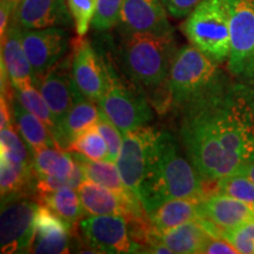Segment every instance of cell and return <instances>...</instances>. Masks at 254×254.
<instances>
[{
  "instance_id": "obj_1",
  "label": "cell",
  "mask_w": 254,
  "mask_h": 254,
  "mask_svg": "<svg viewBox=\"0 0 254 254\" xmlns=\"http://www.w3.org/2000/svg\"><path fill=\"white\" fill-rule=\"evenodd\" d=\"M184 109L194 111L241 166L254 161V107L249 88L225 84Z\"/></svg>"
},
{
  "instance_id": "obj_2",
  "label": "cell",
  "mask_w": 254,
  "mask_h": 254,
  "mask_svg": "<svg viewBox=\"0 0 254 254\" xmlns=\"http://www.w3.org/2000/svg\"><path fill=\"white\" fill-rule=\"evenodd\" d=\"M204 183L189 159L183 157L174 136L160 131L136 196L148 214L168 200H202L207 195Z\"/></svg>"
},
{
  "instance_id": "obj_3",
  "label": "cell",
  "mask_w": 254,
  "mask_h": 254,
  "mask_svg": "<svg viewBox=\"0 0 254 254\" xmlns=\"http://www.w3.org/2000/svg\"><path fill=\"white\" fill-rule=\"evenodd\" d=\"M176 53L173 36L123 34L119 45L120 64L127 77L151 91L167 81Z\"/></svg>"
},
{
  "instance_id": "obj_4",
  "label": "cell",
  "mask_w": 254,
  "mask_h": 254,
  "mask_svg": "<svg viewBox=\"0 0 254 254\" xmlns=\"http://www.w3.org/2000/svg\"><path fill=\"white\" fill-rule=\"evenodd\" d=\"M225 84L219 64L192 44L177 51L167 79L173 109L183 110Z\"/></svg>"
},
{
  "instance_id": "obj_5",
  "label": "cell",
  "mask_w": 254,
  "mask_h": 254,
  "mask_svg": "<svg viewBox=\"0 0 254 254\" xmlns=\"http://www.w3.org/2000/svg\"><path fill=\"white\" fill-rule=\"evenodd\" d=\"M105 90L99 109L116 124L123 134L147 125L153 119V111L144 91L134 81L126 80L113 65L112 59L103 58Z\"/></svg>"
},
{
  "instance_id": "obj_6",
  "label": "cell",
  "mask_w": 254,
  "mask_h": 254,
  "mask_svg": "<svg viewBox=\"0 0 254 254\" xmlns=\"http://www.w3.org/2000/svg\"><path fill=\"white\" fill-rule=\"evenodd\" d=\"M183 31L193 46L219 65L230 56L228 0H201L186 18Z\"/></svg>"
},
{
  "instance_id": "obj_7",
  "label": "cell",
  "mask_w": 254,
  "mask_h": 254,
  "mask_svg": "<svg viewBox=\"0 0 254 254\" xmlns=\"http://www.w3.org/2000/svg\"><path fill=\"white\" fill-rule=\"evenodd\" d=\"M127 219L118 214L90 215L79 221L84 247L81 253H140L127 226Z\"/></svg>"
},
{
  "instance_id": "obj_8",
  "label": "cell",
  "mask_w": 254,
  "mask_h": 254,
  "mask_svg": "<svg viewBox=\"0 0 254 254\" xmlns=\"http://www.w3.org/2000/svg\"><path fill=\"white\" fill-rule=\"evenodd\" d=\"M231 49L227 68L234 77L254 80V0H228Z\"/></svg>"
},
{
  "instance_id": "obj_9",
  "label": "cell",
  "mask_w": 254,
  "mask_h": 254,
  "mask_svg": "<svg viewBox=\"0 0 254 254\" xmlns=\"http://www.w3.org/2000/svg\"><path fill=\"white\" fill-rule=\"evenodd\" d=\"M39 205L25 196L1 202L0 245L1 253H31L36 233V217Z\"/></svg>"
},
{
  "instance_id": "obj_10",
  "label": "cell",
  "mask_w": 254,
  "mask_h": 254,
  "mask_svg": "<svg viewBox=\"0 0 254 254\" xmlns=\"http://www.w3.org/2000/svg\"><path fill=\"white\" fill-rule=\"evenodd\" d=\"M159 132L160 129L145 125L124 134L123 147L117 160V167L125 185L135 196L145 177Z\"/></svg>"
},
{
  "instance_id": "obj_11",
  "label": "cell",
  "mask_w": 254,
  "mask_h": 254,
  "mask_svg": "<svg viewBox=\"0 0 254 254\" xmlns=\"http://www.w3.org/2000/svg\"><path fill=\"white\" fill-rule=\"evenodd\" d=\"M23 45L37 85L65 57L69 47V34L59 26L23 30Z\"/></svg>"
},
{
  "instance_id": "obj_12",
  "label": "cell",
  "mask_w": 254,
  "mask_h": 254,
  "mask_svg": "<svg viewBox=\"0 0 254 254\" xmlns=\"http://www.w3.org/2000/svg\"><path fill=\"white\" fill-rule=\"evenodd\" d=\"M167 14L161 0H124L117 26L122 36L132 33L173 36L174 28Z\"/></svg>"
},
{
  "instance_id": "obj_13",
  "label": "cell",
  "mask_w": 254,
  "mask_h": 254,
  "mask_svg": "<svg viewBox=\"0 0 254 254\" xmlns=\"http://www.w3.org/2000/svg\"><path fill=\"white\" fill-rule=\"evenodd\" d=\"M71 71L79 92L86 99L99 103L105 90L104 64L90 41L79 38L74 44Z\"/></svg>"
},
{
  "instance_id": "obj_14",
  "label": "cell",
  "mask_w": 254,
  "mask_h": 254,
  "mask_svg": "<svg viewBox=\"0 0 254 254\" xmlns=\"http://www.w3.org/2000/svg\"><path fill=\"white\" fill-rule=\"evenodd\" d=\"M37 86L49 105L57 128L72 107L75 94L79 92L73 81L71 66L66 62L57 64L38 81Z\"/></svg>"
},
{
  "instance_id": "obj_15",
  "label": "cell",
  "mask_w": 254,
  "mask_h": 254,
  "mask_svg": "<svg viewBox=\"0 0 254 254\" xmlns=\"http://www.w3.org/2000/svg\"><path fill=\"white\" fill-rule=\"evenodd\" d=\"M77 190L81 204L88 214H118L125 217L128 221L140 220L144 219V214H147L142 206L129 204L111 190L92 180L85 179Z\"/></svg>"
},
{
  "instance_id": "obj_16",
  "label": "cell",
  "mask_w": 254,
  "mask_h": 254,
  "mask_svg": "<svg viewBox=\"0 0 254 254\" xmlns=\"http://www.w3.org/2000/svg\"><path fill=\"white\" fill-rule=\"evenodd\" d=\"M12 21L23 30L67 27L71 24V13L67 0H21Z\"/></svg>"
},
{
  "instance_id": "obj_17",
  "label": "cell",
  "mask_w": 254,
  "mask_h": 254,
  "mask_svg": "<svg viewBox=\"0 0 254 254\" xmlns=\"http://www.w3.org/2000/svg\"><path fill=\"white\" fill-rule=\"evenodd\" d=\"M72 227L45 205H39L36 233L31 253L60 254L69 252Z\"/></svg>"
},
{
  "instance_id": "obj_18",
  "label": "cell",
  "mask_w": 254,
  "mask_h": 254,
  "mask_svg": "<svg viewBox=\"0 0 254 254\" xmlns=\"http://www.w3.org/2000/svg\"><path fill=\"white\" fill-rule=\"evenodd\" d=\"M200 209L202 218L212 221L221 230L236 228L254 221V207L220 193L206 195L200 201Z\"/></svg>"
},
{
  "instance_id": "obj_19",
  "label": "cell",
  "mask_w": 254,
  "mask_h": 254,
  "mask_svg": "<svg viewBox=\"0 0 254 254\" xmlns=\"http://www.w3.org/2000/svg\"><path fill=\"white\" fill-rule=\"evenodd\" d=\"M95 104L86 99L80 92L75 94L72 107L53 134L58 148L68 151L69 146L79 134L97 125L100 119V109L98 110Z\"/></svg>"
},
{
  "instance_id": "obj_20",
  "label": "cell",
  "mask_w": 254,
  "mask_h": 254,
  "mask_svg": "<svg viewBox=\"0 0 254 254\" xmlns=\"http://www.w3.org/2000/svg\"><path fill=\"white\" fill-rule=\"evenodd\" d=\"M1 64L7 72L11 87L27 80L36 84L33 69L24 50L23 28L12 20L1 40Z\"/></svg>"
},
{
  "instance_id": "obj_21",
  "label": "cell",
  "mask_w": 254,
  "mask_h": 254,
  "mask_svg": "<svg viewBox=\"0 0 254 254\" xmlns=\"http://www.w3.org/2000/svg\"><path fill=\"white\" fill-rule=\"evenodd\" d=\"M209 237L211 234L200 222V219H198V220L184 222L179 226L160 232V233L153 230L148 244L153 243V241H160L168 249L172 250L173 253H200L202 246L205 245Z\"/></svg>"
},
{
  "instance_id": "obj_22",
  "label": "cell",
  "mask_w": 254,
  "mask_h": 254,
  "mask_svg": "<svg viewBox=\"0 0 254 254\" xmlns=\"http://www.w3.org/2000/svg\"><path fill=\"white\" fill-rule=\"evenodd\" d=\"M71 153L79 166L81 167V170L84 171L86 179L111 190L129 204L141 206L139 199L133 194L132 190L124 183L116 163H112L110 160L95 161L84 157L82 154L74 153V152H71Z\"/></svg>"
},
{
  "instance_id": "obj_23",
  "label": "cell",
  "mask_w": 254,
  "mask_h": 254,
  "mask_svg": "<svg viewBox=\"0 0 254 254\" xmlns=\"http://www.w3.org/2000/svg\"><path fill=\"white\" fill-rule=\"evenodd\" d=\"M200 201L196 199H172L147 214L152 228L158 233L179 226L184 222L202 218Z\"/></svg>"
},
{
  "instance_id": "obj_24",
  "label": "cell",
  "mask_w": 254,
  "mask_h": 254,
  "mask_svg": "<svg viewBox=\"0 0 254 254\" xmlns=\"http://www.w3.org/2000/svg\"><path fill=\"white\" fill-rule=\"evenodd\" d=\"M9 104H11L12 113H13L14 123L19 134L27 145L30 152L43 147L58 148L52 133L43 120L25 109L14 95Z\"/></svg>"
},
{
  "instance_id": "obj_25",
  "label": "cell",
  "mask_w": 254,
  "mask_h": 254,
  "mask_svg": "<svg viewBox=\"0 0 254 254\" xmlns=\"http://www.w3.org/2000/svg\"><path fill=\"white\" fill-rule=\"evenodd\" d=\"M38 200L71 227L87 213L81 204L78 190L72 187H63L52 192L38 193Z\"/></svg>"
},
{
  "instance_id": "obj_26",
  "label": "cell",
  "mask_w": 254,
  "mask_h": 254,
  "mask_svg": "<svg viewBox=\"0 0 254 254\" xmlns=\"http://www.w3.org/2000/svg\"><path fill=\"white\" fill-rule=\"evenodd\" d=\"M32 166L36 176L65 178L71 176L77 161L69 151L57 147H43L31 152Z\"/></svg>"
},
{
  "instance_id": "obj_27",
  "label": "cell",
  "mask_w": 254,
  "mask_h": 254,
  "mask_svg": "<svg viewBox=\"0 0 254 254\" xmlns=\"http://www.w3.org/2000/svg\"><path fill=\"white\" fill-rule=\"evenodd\" d=\"M33 166L26 167L12 164L7 159L0 157V189L1 202L6 200L23 195L24 190L28 185H33L36 179Z\"/></svg>"
},
{
  "instance_id": "obj_28",
  "label": "cell",
  "mask_w": 254,
  "mask_h": 254,
  "mask_svg": "<svg viewBox=\"0 0 254 254\" xmlns=\"http://www.w3.org/2000/svg\"><path fill=\"white\" fill-rule=\"evenodd\" d=\"M12 90H13V95L19 100V103L40 120H43L53 135L56 128L55 119H53L52 112H51L44 95L41 94L39 88L34 86V81H24L17 86L12 87Z\"/></svg>"
},
{
  "instance_id": "obj_29",
  "label": "cell",
  "mask_w": 254,
  "mask_h": 254,
  "mask_svg": "<svg viewBox=\"0 0 254 254\" xmlns=\"http://www.w3.org/2000/svg\"><path fill=\"white\" fill-rule=\"evenodd\" d=\"M215 193L232 196L254 207V184L240 170L217 180Z\"/></svg>"
},
{
  "instance_id": "obj_30",
  "label": "cell",
  "mask_w": 254,
  "mask_h": 254,
  "mask_svg": "<svg viewBox=\"0 0 254 254\" xmlns=\"http://www.w3.org/2000/svg\"><path fill=\"white\" fill-rule=\"evenodd\" d=\"M68 151L82 154L84 157L95 161L109 160L110 158L109 147L103 135L98 131L97 126L91 127L79 134L69 146Z\"/></svg>"
},
{
  "instance_id": "obj_31",
  "label": "cell",
  "mask_w": 254,
  "mask_h": 254,
  "mask_svg": "<svg viewBox=\"0 0 254 254\" xmlns=\"http://www.w3.org/2000/svg\"><path fill=\"white\" fill-rule=\"evenodd\" d=\"M31 152L24 144L13 125L0 129V157L7 159L12 164L32 167Z\"/></svg>"
},
{
  "instance_id": "obj_32",
  "label": "cell",
  "mask_w": 254,
  "mask_h": 254,
  "mask_svg": "<svg viewBox=\"0 0 254 254\" xmlns=\"http://www.w3.org/2000/svg\"><path fill=\"white\" fill-rule=\"evenodd\" d=\"M124 0H97V8L91 26L97 32L112 30L119 23Z\"/></svg>"
},
{
  "instance_id": "obj_33",
  "label": "cell",
  "mask_w": 254,
  "mask_h": 254,
  "mask_svg": "<svg viewBox=\"0 0 254 254\" xmlns=\"http://www.w3.org/2000/svg\"><path fill=\"white\" fill-rule=\"evenodd\" d=\"M67 6L78 38L86 36L93 20L97 0H67Z\"/></svg>"
},
{
  "instance_id": "obj_34",
  "label": "cell",
  "mask_w": 254,
  "mask_h": 254,
  "mask_svg": "<svg viewBox=\"0 0 254 254\" xmlns=\"http://www.w3.org/2000/svg\"><path fill=\"white\" fill-rule=\"evenodd\" d=\"M97 128L100 132V134L103 135V138L106 141L107 147H109V154L110 158L109 160L112 163H117L118 157L120 154L123 147V141H124V134L120 131L118 127L116 126L112 120L105 114L103 111L100 110V119L97 123Z\"/></svg>"
},
{
  "instance_id": "obj_35",
  "label": "cell",
  "mask_w": 254,
  "mask_h": 254,
  "mask_svg": "<svg viewBox=\"0 0 254 254\" xmlns=\"http://www.w3.org/2000/svg\"><path fill=\"white\" fill-rule=\"evenodd\" d=\"M167 13L173 19L187 18L201 0H161Z\"/></svg>"
},
{
  "instance_id": "obj_36",
  "label": "cell",
  "mask_w": 254,
  "mask_h": 254,
  "mask_svg": "<svg viewBox=\"0 0 254 254\" xmlns=\"http://www.w3.org/2000/svg\"><path fill=\"white\" fill-rule=\"evenodd\" d=\"M204 254H238V251L230 241L221 237L211 236L202 246L201 252Z\"/></svg>"
},
{
  "instance_id": "obj_37",
  "label": "cell",
  "mask_w": 254,
  "mask_h": 254,
  "mask_svg": "<svg viewBox=\"0 0 254 254\" xmlns=\"http://www.w3.org/2000/svg\"><path fill=\"white\" fill-rule=\"evenodd\" d=\"M11 110V104H9L7 98L1 95V99H0V129L13 125L12 124Z\"/></svg>"
},
{
  "instance_id": "obj_38",
  "label": "cell",
  "mask_w": 254,
  "mask_h": 254,
  "mask_svg": "<svg viewBox=\"0 0 254 254\" xmlns=\"http://www.w3.org/2000/svg\"><path fill=\"white\" fill-rule=\"evenodd\" d=\"M240 171L243 173H245L254 184V161H251V163L244 165V166L240 168Z\"/></svg>"
},
{
  "instance_id": "obj_39",
  "label": "cell",
  "mask_w": 254,
  "mask_h": 254,
  "mask_svg": "<svg viewBox=\"0 0 254 254\" xmlns=\"http://www.w3.org/2000/svg\"><path fill=\"white\" fill-rule=\"evenodd\" d=\"M1 1L6 2V4H7V5L9 6V7H11L12 11H13V14H14L15 9H17L18 5L20 4V1H21V0H1Z\"/></svg>"
},
{
  "instance_id": "obj_40",
  "label": "cell",
  "mask_w": 254,
  "mask_h": 254,
  "mask_svg": "<svg viewBox=\"0 0 254 254\" xmlns=\"http://www.w3.org/2000/svg\"><path fill=\"white\" fill-rule=\"evenodd\" d=\"M251 97H252V103H253V107H254V91H251Z\"/></svg>"
}]
</instances>
